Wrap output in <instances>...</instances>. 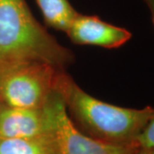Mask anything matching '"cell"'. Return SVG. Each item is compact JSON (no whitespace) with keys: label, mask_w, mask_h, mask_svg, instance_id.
Segmentation results:
<instances>
[{"label":"cell","mask_w":154,"mask_h":154,"mask_svg":"<svg viewBox=\"0 0 154 154\" xmlns=\"http://www.w3.org/2000/svg\"><path fill=\"white\" fill-rule=\"evenodd\" d=\"M136 143L141 147L154 146V107L150 119L136 139Z\"/></svg>","instance_id":"obj_9"},{"label":"cell","mask_w":154,"mask_h":154,"mask_svg":"<svg viewBox=\"0 0 154 154\" xmlns=\"http://www.w3.org/2000/svg\"><path fill=\"white\" fill-rule=\"evenodd\" d=\"M62 70L45 63H30L0 73L1 104L18 108H42L55 94Z\"/></svg>","instance_id":"obj_3"},{"label":"cell","mask_w":154,"mask_h":154,"mask_svg":"<svg viewBox=\"0 0 154 154\" xmlns=\"http://www.w3.org/2000/svg\"><path fill=\"white\" fill-rule=\"evenodd\" d=\"M55 91L59 94L74 124L90 137L115 144L136 143L153 111L124 108L101 101L83 91L64 69L58 72Z\"/></svg>","instance_id":"obj_1"},{"label":"cell","mask_w":154,"mask_h":154,"mask_svg":"<svg viewBox=\"0 0 154 154\" xmlns=\"http://www.w3.org/2000/svg\"><path fill=\"white\" fill-rule=\"evenodd\" d=\"M1 105H2V104H1V101H0V106H1Z\"/></svg>","instance_id":"obj_13"},{"label":"cell","mask_w":154,"mask_h":154,"mask_svg":"<svg viewBox=\"0 0 154 154\" xmlns=\"http://www.w3.org/2000/svg\"><path fill=\"white\" fill-rule=\"evenodd\" d=\"M0 154H57L53 134L33 138H0Z\"/></svg>","instance_id":"obj_7"},{"label":"cell","mask_w":154,"mask_h":154,"mask_svg":"<svg viewBox=\"0 0 154 154\" xmlns=\"http://www.w3.org/2000/svg\"><path fill=\"white\" fill-rule=\"evenodd\" d=\"M46 25L66 33L78 16L69 0H36Z\"/></svg>","instance_id":"obj_8"},{"label":"cell","mask_w":154,"mask_h":154,"mask_svg":"<svg viewBox=\"0 0 154 154\" xmlns=\"http://www.w3.org/2000/svg\"><path fill=\"white\" fill-rule=\"evenodd\" d=\"M146 1V5H148V7L150 8V10L152 9V8H153L154 7V0H145Z\"/></svg>","instance_id":"obj_11"},{"label":"cell","mask_w":154,"mask_h":154,"mask_svg":"<svg viewBox=\"0 0 154 154\" xmlns=\"http://www.w3.org/2000/svg\"><path fill=\"white\" fill-rule=\"evenodd\" d=\"M72 60L71 51L46 32L25 0H0V73L30 63L64 69Z\"/></svg>","instance_id":"obj_2"},{"label":"cell","mask_w":154,"mask_h":154,"mask_svg":"<svg viewBox=\"0 0 154 154\" xmlns=\"http://www.w3.org/2000/svg\"><path fill=\"white\" fill-rule=\"evenodd\" d=\"M57 94L42 108L0 106V138H33L53 134Z\"/></svg>","instance_id":"obj_5"},{"label":"cell","mask_w":154,"mask_h":154,"mask_svg":"<svg viewBox=\"0 0 154 154\" xmlns=\"http://www.w3.org/2000/svg\"><path fill=\"white\" fill-rule=\"evenodd\" d=\"M53 136L57 154H134L140 148L137 143H109L82 132L70 119L58 94L56 99Z\"/></svg>","instance_id":"obj_4"},{"label":"cell","mask_w":154,"mask_h":154,"mask_svg":"<svg viewBox=\"0 0 154 154\" xmlns=\"http://www.w3.org/2000/svg\"><path fill=\"white\" fill-rule=\"evenodd\" d=\"M151 12H152V23L154 26V7L151 9Z\"/></svg>","instance_id":"obj_12"},{"label":"cell","mask_w":154,"mask_h":154,"mask_svg":"<svg viewBox=\"0 0 154 154\" xmlns=\"http://www.w3.org/2000/svg\"><path fill=\"white\" fill-rule=\"evenodd\" d=\"M75 44L112 49L128 42L132 34L127 29L102 21L99 17L78 14L66 32Z\"/></svg>","instance_id":"obj_6"},{"label":"cell","mask_w":154,"mask_h":154,"mask_svg":"<svg viewBox=\"0 0 154 154\" xmlns=\"http://www.w3.org/2000/svg\"><path fill=\"white\" fill-rule=\"evenodd\" d=\"M134 154H154V146L150 147H141Z\"/></svg>","instance_id":"obj_10"}]
</instances>
